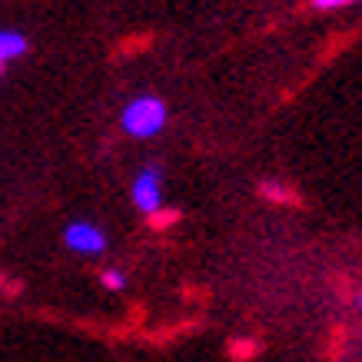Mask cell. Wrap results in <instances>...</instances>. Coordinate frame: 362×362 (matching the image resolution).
I'll use <instances>...</instances> for the list:
<instances>
[{"instance_id":"6da1fadb","label":"cell","mask_w":362,"mask_h":362,"mask_svg":"<svg viewBox=\"0 0 362 362\" xmlns=\"http://www.w3.org/2000/svg\"><path fill=\"white\" fill-rule=\"evenodd\" d=\"M166 120H170V107L156 93H136L120 113L123 133L133 136V140H153V136H160Z\"/></svg>"},{"instance_id":"7a4b0ae2","label":"cell","mask_w":362,"mask_h":362,"mask_svg":"<svg viewBox=\"0 0 362 362\" xmlns=\"http://www.w3.org/2000/svg\"><path fill=\"white\" fill-rule=\"evenodd\" d=\"M130 197H133V206L140 209V213L156 216V213L163 209V166L146 163L143 170H136Z\"/></svg>"},{"instance_id":"3957f363","label":"cell","mask_w":362,"mask_h":362,"mask_svg":"<svg viewBox=\"0 0 362 362\" xmlns=\"http://www.w3.org/2000/svg\"><path fill=\"white\" fill-rule=\"evenodd\" d=\"M64 246L80 256H100L107 252V233L90 220H74L64 226Z\"/></svg>"},{"instance_id":"277c9868","label":"cell","mask_w":362,"mask_h":362,"mask_svg":"<svg viewBox=\"0 0 362 362\" xmlns=\"http://www.w3.org/2000/svg\"><path fill=\"white\" fill-rule=\"evenodd\" d=\"M27 50H30V40L21 30H0V66L23 57Z\"/></svg>"},{"instance_id":"5b68a950","label":"cell","mask_w":362,"mask_h":362,"mask_svg":"<svg viewBox=\"0 0 362 362\" xmlns=\"http://www.w3.org/2000/svg\"><path fill=\"white\" fill-rule=\"evenodd\" d=\"M100 283L107 286V289H113V293H120V289H127V273H123V269H103V273H100Z\"/></svg>"},{"instance_id":"8992f818","label":"cell","mask_w":362,"mask_h":362,"mask_svg":"<svg viewBox=\"0 0 362 362\" xmlns=\"http://www.w3.org/2000/svg\"><path fill=\"white\" fill-rule=\"evenodd\" d=\"M349 4H359V0H313L316 11H339V7H349Z\"/></svg>"},{"instance_id":"52a82bcc","label":"cell","mask_w":362,"mask_h":362,"mask_svg":"<svg viewBox=\"0 0 362 362\" xmlns=\"http://www.w3.org/2000/svg\"><path fill=\"white\" fill-rule=\"evenodd\" d=\"M356 306H359V313H362V293H359V296H356Z\"/></svg>"},{"instance_id":"ba28073f","label":"cell","mask_w":362,"mask_h":362,"mask_svg":"<svg viewBox=\"0 0 362 362\" xmlns=\"http://www.w3.org/2000/svg\"><path fill=\"white\" fill-rule=\"evenodd\" d=\"M0 74H4V66H0Z\"/></svg>"}]
</instances>
